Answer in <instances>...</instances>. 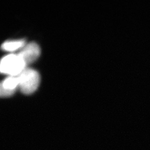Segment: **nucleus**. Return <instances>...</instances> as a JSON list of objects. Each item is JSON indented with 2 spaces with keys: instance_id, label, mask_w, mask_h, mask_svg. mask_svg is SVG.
<instances>
[{
  "instance_id": "f257e3e1",
  "label": "nucleus",
  "mask_w": 150,
  "mask_h": 150,
  "mask_svg": "<svg viewBox=\"0 0 150 150\" xmlns=\"http://www.w3.org/2000/svg\"><path fill=\"white\" fill-rule=\"evenodd\" d=\"M18 88L24 94H32L38 89L40 82V76L37 71L26 68L17 76Z\"/></svg>"
},
{
  "instance_id": "7ed1b4c3",
  "label": "nucleus",
  "mask_w": 150,
  "mask_h": 150,
  "mask_svg": "<svg viewBox=\"0 0 150 150\" xmlns=\"http://www.w3.org/2000/svg\"><path fill=\"white\" fill-rule=\"evenodd\" d=\"M17 54L27 66L35 62L39 57L40 48L37 43L31 42L26 45Z\"/></svg>"
},
{
  "instance_id": "20e7f679",
  "label": "nucleus",
  "mask_w": 150,
  "mask_h": 150,
  "mask_svg": "<svg viewBox=\"0 0 150 150\" xmlns=\"http://www.w3.org/2000/svg\"><path fill=\"white\" fill-rule=\"evenodd\" d=\"M18 88L17 76H8L2 81L0 86V95L2 97L12 96Z\"/></svg>"
},
{
  "instance_id": "f03ea898",
  "label": "nucleus",
  "mask_w": 150,
  "mask_h": 150,
  "mask_svg": "<svg viewBox=\"0 0 150 150\" xmlns=\"http://www.w3.org/2000/svg\"><path fill=\"white\" fill-rule=\"evenodd\" d=\"M26 64L18 54H10L4 57L1 61V73L9 76H17L26 69Z\"/></svg>"
},
{
  "instance_id": "39448f33",
  "label": "nucleus",
  "mask_w": 150,
  "mask_h": 150,
  "mask_svg": "<svg viewBox=\"0 0 150 150\" xmlns=\"http://www.w3.org/2000/svg\"><path fill=\"white\" fill-rule=\"evenodd\" d=\"M26 45L25 41L23 40L7 41L2 43V50L8 52H14L18 50H21Z\"/></svg>"
}]
</instances>
